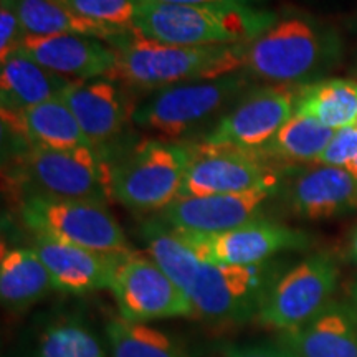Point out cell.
<instances>
[{"label":"cell","mask_w":357,"mask_h":357,"mask_svg":"<svg viewBox=\"0 0 357 357\" xmlns=\"http://www.w3.org/2000/svg\"><path fill=\"white\" fill-rule=\"evenodd\" d=\"M289 208L296 215L319 220L357 211V177L344 167L303 169L287 187Z\"/></svg>","instance_id":"cell-18"},{"label":"cell","mask_w":357,"mask_h":357,"mask_svg":"<svg viewBox=\"0 0 357 357\" xmlns=\"http://www.w3.org/2000/svg\"><path fill=\"white\" fill-rule=\"evenodd\" d=\"M22 218L35 235H47L106 255L131 252L121 225L105 204L33 195L22 204Z\"/></svg>","instance_id":"cell-7"},{"label":"cell","mask_w":357,"mask_h":357,"mask_svg":"<svg viewBox=\"0 0 357 357\" xmlns=\"http://www.w3.org/2000/svg\"><path fill=\"white\" fill-rule=\"evenodd\" d=\"M55 289L52 276L32 248L3 250L0 260V298L10 310H24Z\"/></svg>","instance_id":"cell-23"},{"label":"cell","mask_w":357,"mask_h":357,"mask_svg":"<svg viewBox=\"0 0 357 357\" xmlns=\"http://www.w3.org/2000/svg\"><path fill=\"white\" fill-rule=\"evenodd\" d=\"M25 37L15 0H0V60L17 53Z\"/></svg>","instance_id":"cell-30"},{"label":"cell","mask_w":357,"mask_h":357,"mask_svg":"<svg viewBox=\"0 0 357 357\" xmlns=\"http://www.w3.org/2000/svg\"><path fill=\"white\" fill-rule=\"evenodd\" d=\"M296 113L334 129L357 124V82L344 78L319 79L303 84Z\"/></svg>","instance_id":"cell-24"},{"label":"cell","mask_w":357,"mask_h":357,"mask_svg":"<svg viewBox=\"0 0 357 357\" xmlns=\"http://www.w3.org/2000/svg\"><path fill=\"white\" fill-rule=\"evenodd\" d=\"M26 197L108 204L113 194V166L95 147L52 149L30 146L20 160Z\"/></svg>","instance_id":"cell-4"},{"label":"cell","mask_w":357,"mask_h":357,"mask_svg":"<svg viewBox=\"0 0 357 357\" xmlns=\"http://www.w3.org/2000/svg\"><path fill=\"white\" fill-rule=\"evenodd\" d=\"M346 169H347V171H349L351 174H354V176L357 177V155H356L354 160H352V162H351L349 166H347Z\"/></svg>","instance_id":"cell-35"},{"label":"cell","mask_w":357,"mask_h":357,"mask_svg":"<svg viewBox=\"0 0 357 357\" xmlns=\"http://www.w3.org/2000/svg\"><path fill=\"white\" fill-rule=\"evenodd\" d=\"M17 52L71 82L109 77L116 65V50L84 35H25Z\"/></svg>","instance_id":"cell-15"},{"label":"cell","mask_w":357,"mask_h":357,"mask_svg":"<svg viewBox=\"0 0 357 357\" xmlns=\"http://www.w3.org/2000/svg\"><path fill=\"white\" fill-rule=\"evenodd\" d=\"M79 15L121 33H136L142 0H65Z\"/></svg>","instance_id":"cell-29"},{"label":"cell","mask_w":357,"mask_h":357,"mask_svg":"<svg viewBox=\"0 0 357 357\" xmlns=\"http://www.w3.org/2000/svg\"><path fill=\"white\" fill-rule=\"evenodd\" d=\"M111 357H187L169 334L142 323L113 318L106 326Z\"/></svg>","instance_id":"cell-27"},{"label":"cell","mask_w":357,"mask_h":357,"mask_svg":"<svg viewBox=\"0 0 357 357\" xmlns=\"http://www.w3.org/2000/svg\"><path fill=\"white\" fill-rule=\"evenodd\" d=\"M2 121L22 134L30 142V146L52 147V149L93 147L73 113L60 96L19 113L2 111Z\"/></svg>","instance_id":"cell-20"},{"label":"cell","mask_w":357,"mask_h":357,"mask_svg":"<svg viewBox=\"0 0 357 357\" xmlns=\"http://www.w3.org/2000/svg\"><path fill=\"white\" fill-rule=\"evenodd\" d=\"M271 189L242 194L181 195L162 211V220L181 234L215 235L255 220L273 195Z\"/></svg>","instance_id":"cell-14"},{"label":"cell","mask_w":357,"mask_h":357,"mask_svg":"<svg viewBox=\"0 0 357 357\" xmlns=\"http://www.w3.org/2000/svg\"><path fill=\"white\" fill-rule=\"evenodd\" d=\"M280 342L300 357H357L356 306L331 301L307 324L283 333Z\"/></svg>","instance_id":"cell-19"},{"label":"cell","mask_w":357,"mask_h":357,"mask_svg":"<svg viewBox=\"0 0 357 357\" xmlns=\"http://www.w3.org/2000/svg\"><path fill=\"white\" fill-rule=\"evenodd\" d=\"M276 278L266 263L235 266L202 261L187 296L195 316L213 321H242L258 316Z\"/></svg>","instance_id":"cell-9"},{"label":"cell","mask_w":357,"mask_h":357,"mask_svg":"<svg viewBox=\"0 0 357 357\" xmlns=\"http://www.w3.org/2000/svg\"><path fill=\"white\" fill-rule=\"evenodd\" d=\"M293 88L273 84L248 93L218 119L202 144L252 154L261 151L296 113L300 89Z\"/></svg>","instance_id":"cell-11"},{"label":"cell","mask_w":357,"mask_h":357,"mask_svg":"<svg viewBox=\"0 0 357 357\" xmlns=\"http://www.w3.org/2000/svg\"><path fill=\"white\" fill-rule=\"evenodd\" d=\"M341 58V40L331 26L294 13L276 19L261 35L245 43L250 75L273 84L293 86L316 79Z\"/></svg>","instance_id":"cell-2"},{"label":"cell","mask_w":357,"mask_h":357,"mask_svg":"<svg viewBox=\"0 0 357 357\" xmlns=\"http://www.w3.org/2000/svg\"><path fill=\"white\" fill-rule=\"evenodd\" d=\"M40 357H105L98 339L78 323L53 326L40 341Z\"/></svg>","instance_id":"cell-28"},{"label":"cell","mask_w":357,"mask_h":357,"mask_svg":"<svg viewBox=\"0 0 357 357\" xmlns=\"http://www.w3.org/2000/svg\"><path fill=\"white\" fill-rule=\"evenodd\" d=\"M278 19L257 7H194L142 0L136 33L182 47L252 42Z\"/></svg>","instance_id":"cell-3"},{"label":"cell","mask_w":357,"mask_h":357,"mask_svg":"<svg viewBox=\"0 0 357 357\" xmlns=\"http://www.w3.org/2000/svg\"><path fill=\"white\" fill-rule=\"evenodd\" d=\"M190 151L149 141L113 166L114 199L134 212L164 211L181 195Z\"/></svg>","instance_id":"cell-6"},{"label":"cell","mask_w":357,"mask_h":357,"mask_svg":"<svg viewBox=\"0 0 357 357\" xmlns=\"http://www.w3.org/2000/svg\"><path fill=\"white\" fill-rule=\"evenodd\" d=\"M25 35H84L119 40L124 35L75 12L65 0H15Z\"/></svg>","instance_id":"cell-22"},{"label":"cell","mask_w":357,"mask_h":357,"mask_svg":"<svg viewBox=\"0 0 357 357\" xmlns=\"http://www.w3.org/2000/svg\"><path fill=\"white\" fill-rule=\"evenodd\" d=\"M356 126H357V124H356Z\"/></svg>","instance_id":"cell-37"},{"label":"cell","mask_w":357,"mask_h":357,"mask_svg":"<svg viewBox=\"0 0 357 357\" xmlns=\"http://www.w3.org/2000/svg\"><path fill=\"white\" fill-rule=\"evenodd\" d=\"M334 132V129L316 119L294 113L261 151L283 162H316L331 142Z\"/></svg>","instance_id":"cell-26"},{"label":"cell","mask_w":357,"mask_h":357,"mask_svg":"<svg viewBox=\"0 0 357 357\" xmlns=\"http://www.w3.org/2000/svg\"><path fill=\"white\" fill-rule=\"evenodd\" d=\"M60 98L95 149L113 141L129 116L132 118L134 108H129L123 91L108 77L73 82Z\"/></svg>","instance_id":"cell-17"},{"label":"cell","mask_w":357,"mask_h":357,"mask_svg":"<svg viewBox=\"0 0 357 357\" xmlns=\"http://www.w3.org/2000/svg\"><path fill=\"white\" fill-rule=\"evenodd\" d=\"M142 238L149 257L187 294L202 260L195 255L184 236L164 220H151L142 227Z\"/></svg>","instance_id":"cell-25"},{"label":"cell","mask_w":357,"mask_h":357,"mask_svg":"<svg viewBox=\"0 0 357 357\" xmlns=\"http://www.w3.org/2000/svg\"><path fill=\"white\" fill-rule=\"evenodd\" d=\"M71 79L45 68L32 58L13 53L0 63V98L2 111L19 113L58 98Z\"/></svg>","instance_id":"cell-21"},{"label":"cell","mask_w":357,"mask_h":357,"mask_svg":"<svg viewBox=\"0 0 357 357\" xmlns=\"http://www.w3.org/2000/svg\"><path fill=\"white\" fill-rule=\"evenodd\" d=\"M146 2L194 7H255L258 0H146Z\"/></svg>","instance_id":"cell-33"},{"label":"cell","mask_w":357,"mask_h":357,"mask_svg":"<svg viewBox=\"0 0 357 357\" xmlns=\"http://www.w3.org/2000/svg\"><path fill=\"white\" fill-rule=\"evenodd\" d=\"M349 250H351V255H352V258H354V260L357 261V229L351 234Z\"/></svg>","instance_id":"cell-34"},{"label":"cell","mask_w":357,"mask_h":357,"mask_svg":"<svg viewBox=\"0 0 357 357\" xmlns=\"http://www.w3.org/2000/svg\"><path fill=\"white\" fill-rule=\"evenodd\" d=\"M128 35L116 40V65L108 78L131 86L162 89L238 73L245 66V43L182 47Z\"/></svg>","instance_id":"cell-1"},{"label":"cell","mask_w":357,"mask_h":357,"mask_svg":"<svg viewBox=\"0 0 357 357\" xmlns=\"http://www.w3.org/2000/svg\"><path fill=\"white\" fill-rule=\"evenodd\" d=\"M181 235L200 260L213 265H263L281 252L310 245V236L305 231L261 218L215 235Z\"/></svg>","instance_id":"cell-12"},{"label":"cell","mask_w":357,"mask_h":357,"mask_svg":"<svg viewBox=\"0 0 357 357\" xmlns=\"http://www.w3.org/2000/svg\"><path fill=\"white\" fill-rule=\"evenodd\" d=\"M223 357H300L288 346L281 344H250L229 347Z\"/></svg>","instance_id":"cell-32"},{"label":"cell","mask_w":357,"mask_h":357,"mask_svg":"<svg viewBox=\"0 0 357 357\" xmlns=\"http://www.w3.org/2000/svg\"><path fill=\"white\" fill-rule=\"evenodd\" d=\"M190 151L181 195L242 194L257 189L276 190L280 177L252 153L199 144ZM178 195V197H181Z\"/></svg>","instance_id":"cell-13"},{"label":"cell","mask_w":357,"mask_h":357,"mask_svg":"<svg viewBox=\"0 0 357 357\" xmlns=\"http://www.w3.org/2000/svg\"><path fill=\"white\" fill-rule=\"evenodd\" d=\"M109 289L121 318L131 323L194 314L184 289L178 288L153 258L142 253L129 252L119 257Z\"/></svg>","instance_id":"cell-10"},{"label":"cell","mask_w":357,"mask_h":357,"mask_svg":"<svg viewBox=\"0 0 357 357\" xmlns=\"http://www.w3.org/2000/svg\"><path fill=\"white\" fill-rule=\"evenodd\" d=\"M352 298H354V306H356V310H357V281H356V284H354V291H352Z\"/></svg>","instance_id":"cell-36"},{"label":"cell","mask_w":357,"mask_h":357,"mask_svg":"<svg viewBox=\"0 0 357 357\" xmlns=\"http://www.w3.org/2000/svg\"><path fill=\"white\" fill-rule=\"evenodd\" d=\"M339 268L329 253H314L276 278L258 318L283 333L296 331L331 303Z\"/></svg>","instance_id":"cell-8"},{"label":"cell","mask_w":357,"mask_h":357,"mask_svg":"<svg viewBox=\"0 0 357 357\" xmlns=\"http://www.w3.org/2000/svg\"><path fill=\"white\" fill-rule=\"evenodd\" d=\"M247 75L231 73L225 77L174 84L158 89L132 111L137 128L181 137L202 128L220 113L231 109L234 101L245 91Z\"/></svg>","instance_id":"cell-5"},{"label":"cell","mask_w":357,"mask_h":357,"mask_svg":"<svg viewBox=\"0 0 357 357\" xmlns=\"http://www.w3.org/2000/svg\"><path fill=\"white\" fill-rule=\"evenodd\" d=\"M357 155V126L337 129L331 142L319 155L316 164L333 167H347Z\"/></svg>","instance_id":"cell-31"},{"label":"cell","mask_w":357,"mask_h":357,"mask_svg":"<svg viewBox=\"0 0 357 357\" xmlns=\"http://www.w3.org/2000/svg\"><path fill=\"white\" fill-rule=\"evenodd\" d=\"M32 250L47 266L58 291L84 294L111 288L121 255H106L47 235H35Z\"/></svg>","instance_id":"cell-16"}]
</instances>
